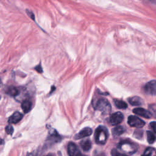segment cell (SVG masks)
Here are the masks:
<instances>
[{
    "mask_svg": "<svg viewBox=\"0 0 156 156\" xmlns=\"http://www.w3.org/2000/svg\"><path fill=\"white\" fill-rule=\"evenodd\" d=\"M108 138V131L105 126L98 127L95 135V141L97 143L100 145L105 144Z\"/></svg>",
    "mask_w": 156,
    "mask_h": 156,
    "instance_id": "cell-1",
    "label": "cell"
},
{
    "mask_svg": "<svg viewBox=\"0 0 156 156\" xmlns=\"http://www.w3.org/2000/svg\"><path fill=\"white\" fill-rule=\"evenodd\" d=\"M95 109L106 114L111 111V106L109 102L105 98H100L96 101Z\"/></svg>",
    "mask_w": 156,
    "mask_h": 156,
    "instance_id": "cell-2",
    "label": "cell"
},
{
    "mask_svg": "<svg viewBox=\"0 0 156 156\" xmlns=\"http://www.w3.org/2000/svg\"><path fill=\"white\" fill-rule=\"evenodd\" d=\"M128 124L130 126L133 127L142 128L145 126V123L139 117L131 115L128 118Z\"/></svg>",
    "mask_w": 156,
    "mask_h": 156,
    "instance_id": "cell-3",
    "label": "cell"
},
{
    "mask_svg": "<svg viewBox=\"0 0 156 156\" xmlns=\"http://www.w3.org/2000/svg\"><path fill=\"white\" fill-rule=\"evenodd\" d=\"M68 154L69 156H85L82 154L78 147L72 142L68 145Z\"/></svg>",
    "mask_w": 156,
    "mask_h": 156,
    "instance_id": "cell-4",
    "label": "cell"
},
{
    "mask_svg": "<svg viewBox=\"0 0 156 156\" xmlns=\"http://www.w3.org/2000/svg\"><path fill=\"white\" fill-rule=\"evenodd\" d=\"M145 92L150 95H156V80L151 81L148 83L144 88Z\"/></svg>",
    "mask_w": 156,
    "mask_h": 156,
    "instance_id": "cell-5",
    "label": "cell"
},
{
    "mask_svg": "<svg viewBox=\"0 0 156 156\" xmlns=\"http://www.w3.org/2000/svg\"><path fill=\"white\" fill-rule=\"evenodd\" d=\"M124 120L123 114L120 112L113 114L110 117V123L115 126L120 124Z\"/></svg>",
    "mask_w": 156,
    "mask_h": 156,
    "instance_id": "cell-6",
    "label": "cell"
},
{
    "mask_svg": "<svg viewBox=\"0 0 156 156\" xmlns=\"http://www.w3.org/2000/svg\"><path fill=\"white\" fill-rule=\"evenodd\" d=\"M92 133H93V131L91 128H90V127L84 128L79 133L77 134L75 136L74 139L76 140H79V139H81L83 138H85L86 137H89L90 135H92Z\"/></svg>",
    "mask_w": 156,
    "mask_h": 156,
    "instance_id": "cell-7",
    "label": "cell"
},
{
    "mask_svg": "<svg viewBox=\"0 0 156 156\" xmlns=\"http://www.w3.org/2000/svg\"><path fill=\"white\" fill-rule=\"evenodd\" d=\"M133 112L140 117L146 118H151L152 116V114L150 112V111H146V109H144L143 108H136L133 110Z\"/></svg>",
    "mask_w": 156,
    "mask_h": 156,
    "instance_id": "cell-8",
    "label": "cell"
},
{
    "mask_svg": "<svg viewBox=\"0 0 156 156\" xmlns=\"http://www.w3.org/2000/svg\"><path fill=\"white\" fill-rule=\"evenodd\" d=\"M128 101L132 106H141L143 104V100L139 96H133L130 98H129Z\"/></svg>",
    "mask_w": 156,
    "mask_h": 156,
    "instance_id": "cell-9",
    "label": "cell"
},
{
    "mask_svg": "<svg viewBox=\"0 0 156 156\" xmlns=\"http://www.w3.org/2000/svg\"><path fill=\"white\" fill-rule=\"evenodd\" d=\"M21 109L24 113H28L32 109V102L29 99H25L21 103Z\"/></svg>",
    "mask_w": 156,
    "mask_h": 156,
    "instance_id": "cell-10",
    "label": "cell"
},
{
    "mask_svg": "<svg viewBox=\"0 0 156 156\" xmlns=\"http://www.w3.org/2000/svg\"><path fill=\"white\" fill-rule=\"evenodd\" d=\"M23 118V115L20 114L18 112H15L12 115H11L9 120L8 122L9 123H12V124H15L19 122Z\"/></svg>",
    "mask_w": 156,
    "mask_h": 156,
    "instance_id": "cell-11",
    "label": "cell"
},
{
    "mask_svg": "<svg viewBox=\"0 0 156 156\" xmlns=\"http://www.w3.org/2000/svg\"><path fill=\"white\" fill-rule=\"evenodd\" d=\"M120 148L124 152H128L129 154L135 152V148H134L131 144H129L128 143H121L120 146Z\"/></svg>",
    "mask_w": 156,
    "mask_h": 156,
    "instance_id": "cell-12",
    "label": "cell"
},
{
    "mask_svg": "<svg viewBox=\"0 0 156 156\" xmlns=\"http://www.w3.org/2000/svg\"><path fill=\"white\" fill-rule=\"evenodd\" d=\"M80 145L82 149L85 151H89L92 148V142L89 139L83 140L80 143Z\"/></svg>",
    "mask_w": 156,
    "mask_h": 156,
    "instance_id": "cell-13",
    "label": "cell"
},
{
    "mask_svg": "<svg viewBox=\"0 0 156 156\" xmlns=\"http://www.w3.org/2000/svg\"><path fill=\"white\" fill-rule=\"evenodd\" d=\"M125 131V129L123 126H117L114 127L112 130V134L114 136H119L123 134Z\"/></svg>",
    "mask_w": 156,
    "mask_h": 156,
    "instance_id": "cell-14",
    "label": "cell"
},
{
    "mask_svg": "<svg viewBox=\"0 0 156 156\" xmlns=\"http://www.w3.org/2000/svg\"><path fill=\"white\" fill-rule=\"evenodd\" d=\"M114 102H115V105L118 109H126L127 108V104L124 101H123L118 100V99H115Z\"/></svg>",
    "mask_w": 156,
    "mask_h": 156,
    "instance_id": "cell-15",
    "label": "cell"
},
{
    "mask_svg": "<svg viewBox=\"0 0 156 156\" xmlns=\"http://www.w3.org/2000/svg\"><path fill=\"white\" fill-rule=\"evenodd\" d=\"M8 94H9L10 96H15L18 95L19 93V90H18L17 88L14 87H9L7 91Z\"/></svg>",
    "mask_w": 156,
    "mask_h": 156,
    "instance_id": "cell-16",
    "label": "cell"
},
{
    "mask_svg": "<svg viewBox=\"0 0 156 156\" xmlns=\"http://www.w3.org/2000/svg\"><path fill=\"white\" fill-rule=\"evenodd\" d=\"M155 139H156V137L152 132L151 131L147 132V140L149 144L153 143L155 142Z\"/></svg>",
    "mask_w": 156,
    "mask_h": 156,
    "instance_id": "cell-17",
    "label": "cell"
},
{
    "mask_svg": "<svg viewBox=\"0 0 156 156\" xmlns=\"http://www.w3.org/2000/svg\"><path fill=\"white\" fill-rule=\"evenodd\" d=\"M5 131H6V134H8L9 135H12L14 133V128L12 126L9 125V126H6V127L5 129Z\"/></svg>",
    "mask_w": 156,
    "mask_h": 156,
    "instance_id": "cell-18",
    "label": "cell"
},
{
    "mask_svg": "<svg viewBox=\"0 0 156 156\" xmlns=\"http://www.w3.org/2000/svg\"><path fill=\"white\" fill-rule=\"evenodd\" d=\"M26 11H27V14L28 15V16H29L31 19H33V20H35V15H34V13H33L32 11H29V10H27Z\"/></svg>",
    "mask_w": 156,
    "mask_h": 156,
    "instance_id": "cell-19",
    "label": "cell"
},
{
    "mask_svg": "<svg viewBox=\"0 0 156 156\" xmlns=\"http://www.w3.org/2000/svg\"><path fill=\"white\" fill-rule=\"evenodd\" d=\"M35 70H36L38 73H43V69H42V66L40 65V64L39 65H37V66H36V67H35Z\"/></svg>",
    "mask_w": 156,
    "mask_h": 156,
    "instance_id": "cell-20",
    "label": "cell"
},
{
    "mask_svg": "<svg viewBox=\"0 0 156 156\" xmlns=\"http://www.w3.org/2000/svg\"><path fill=\"white\" fill-rule=\"evenodd\" d=\"M150 126L153 129V131L156 133V122H152L151 123H150Z\"/></svg>",
    "mask_w": 156,
    "mask_h": 156,
    "instance_id": "cell-21",
    "label": "cell"
},
{
    "mask_svg": "<svg viewBox=\"0 0 156 156\" xmlns=\"http://www.w3.org/2000/svg\"><path fill=\"white\" fill-rule=\"evenodd\" d=\"M113 156H127L124 154H120V153H117L115 155V154H113Z\"/></svg>",
    "mask_w": 156,
    "mask_h": 156,
    "instance_id": "cell-22",
    "label": "cell"
},
{
    "mask_svg": "<svg viewBox=\"0 0 156 156\" xmlns=\"http://www.w3.org/2000/svg\"><path fill=\"white\" fill-rule=\"evenodd\" d=\"M149 1H150L152 3L156 5V0H149Z\"/></svg>",
    "mask_w": 156,
    "mask_h": 156,
    "instance_id": "cell-23",
    "label": "cell"
},
{
    "mask_svg": "<svg viewBox=\"0 0 156 156\" xmlns=\"http://www.w3.org/2000/svg\"><path fill=\"white\" fill-rule=\"evenodd\" d=\"M142 156H146V155H145V154H143V155H142Z\"/></svg>",
    "mask_w": 156,
    "mask_h": 156,
    "instance_id": "cell-24",
    "label": "cell"
},
{
    "mask_svg": "<svg viewBox=\"0 0 156 156\" xmlns=\"http://www.w3.org/2000/svg\"><path fill=\"white\" fill-rule=\"evenodd\" d=\"M0 99H1V96H0Z\"/></svg>",
    "mask_w": 156,
    "mask_h": 156,
    "instance_id": "cell-25",
    "label": "cell"
}]
</instances>
